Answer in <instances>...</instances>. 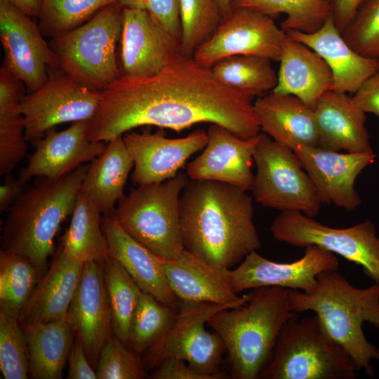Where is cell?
Here are the masks:
<instances>
[{"label":"cell","mask_w":379,"mask_h":379,"mask_svg":"<svg viewBox=\"0 0 379 379\" xmlns=\"http://www.w3.org/2000/svg\"><path fill=\"white\" fill-rule=\"evenodd\" d=\"M199 123L219 124L242 138L260 131L252 99L222 84L193 56L179 53L154 74H121L101 91L88 136L107 143L140 126L180 132Z\"/></svg>","instance_id":"1"},{"label":"cell","mask_w":379,"mask_h":379,"mask_svg":"<svg viewBox=\"0 0 379 379\" xmlns=\"http://www.w3.org/2000/svg\"><path fill=\"white\" fill-rule=\"evenodd\" d=\"M253 213V197L246 191L190 179L180 197L185 249L213 267L231 270L261 246Z\"/></svg>","instance_id":"2"},{"label":"cell","mask_w":379,"mask_h":379,"mask_svg":"<svg viewBox=\"0 0 379 379\" xmlns=\"http://www.w3.org/2000/svg\"><path fill=\"white\" fill-rule=\"evenodd\" d=\"M295 313L312 311L330 337L348 354L357 372L375 376L373 362L379 363V348L364 333L368 322L379 330V284L365 288L352 286L338 270L322 272L309 293L288 289Z\"/></svg>","instance_id":"3"},{"label":"cell","mask_w":379,"mask_h":379,"mask_svg":"<svg viewBox=\"0 0 379 379\" xmlns=\"http://www.w3.org/2000/svg\"><path fill=\"white\" fill-rule=\"evenodd\" d=\"M246 295L244 303L216 312L207 324L225 345L232 378L259 379L284 324L298 313L291 309L287 288L259 287Z\"/></svg>","instance_id":"4"},{"label":"cell","mask_w":379,"mask_h":379,"mask_svg":"<svg viewBox=\"0 0 379 379\" xmlns=\"http://www.w3.org/2000/svg\"><path fill=\"white\" fill-rule=\"evenodd\" d=\"M87 168L83 164L58 179L36 178L24 187L8 211L1 249L25 257L44 275L55 237L73 212Z\"/></svg>","instance_id":"5"},{"label":"cell","mask_w":379,"mask_h":379,"mask_svg":"<svg viewBox=\"0 0 379 379\" xmlns=\"http://www.w3.org/2000/svg\"><path fill=\"white\" fill-rule=\"evenodd\" d=\"M190 178L179 172L166 181L139 185L119 199L113 218L133 238L163 259L184 251L180 197Z\"/></svg>","instance_id":"6"},{"label":"cell","mask_w":379,"mask_h":379,"mask_svg":"<svg viewBox=\"0 0 379 379\" xmlns=\"http://www.w3.org/2000/svg\"><path fill=\"white\" fill-rule=\"evenodd\" d=\"M357 368L316 314L284 324L259 379H354Z\"/></svg>","instance_id":"7"},{"label":"cell","mask_w":379,"mask_h":379,"mask_svg":"<svg viewBox=\"0 0 379 379\" xmlns=\"http://www.w3.org/2000/svg\"><path fill=\"white\" fill-rule=\"evenodd\" d=\"M123 7L117 2L88 20L52 39L60 69L91 88L102 91L121 74L117 46L122 27Z\"/></svg>","instance_id":"8"},{"label":"cell","mask_w":379,"mask_h":379,"mask_svg":"<svg viewBox=\"0 0 379 379\" xmlns=\"http://www.w3.org/2000/svg\"><path fill=\"white\" fill-rule=\"evenodd\" d=\"M253 198L265 207L316 217L323 204L294 151L260 133L253 154Z\"/></svg>","instance_id":"9"},{"label":"cell","mask_w":379,"mask_h":379,"mask_svg":"<svg viewBox=\"0 0 379 379\" xmlns=\"http://www.w3.org/2000/svg\"><path fill=\"white\" fill-rule=\"evenodd\" d=\"M270 231L279 241L296 247L317 246L338 254L361 266L364 274L379 284V237L371 220L334 228L300 211H285L274 220Z\"/></svg>","instance_id":"10"},{"label":"cell","mask_w":379,"mask_h":379,"mask_svg":"<svg viewBox=\"0 0 379 379\" xmlns=\"http://www.w3.org/2000/svg\"><path fill=\"white\" fill-rule=\"evenodd\" d=\"M234 307L182 302L171 326L145 352V368H154L166 359L176 358L212 379L222 378L217 369L225 347L218 335L208 331L205 325L216 312Z\"/></svg>","instance_id":"11"},{"label":"cell","mask_w":379,"mask_h":379,"mask_svg":"<svg viewBox=\"0 0 379 379\" xmlns=\"http://www.w3.org/2000/svg\"><path fill=\"white\" fill-rule=\"evenodd\" d=\"M100 101V91L61 69L51 71L46 83L21 101L27 142L34 143L58 124L91 120Z\"/></svg>","instance_id":"12"},{"label":"cell","mask_w":379,"mask_h":379,"mask_svg":"<svg viewBox=\"0 0 379 379\" xmlns=\"http://www.w3.org/2000/svg\"><path fill=\"white\" fill-rule=\"evenodd\" d=\"M286 37L272 17L249 8H232L213 34L195 50L193 58L208 67L234 55L279 62Z\"/></svg>","instance_id":"13"},{"label":"cell","mask_w":379,"mask_h":379,"mask_svg":"<svg viewBox=\"0 0 379 379\" xmlns=\"http://www.w3.org/2000/svg\"><path fill=\"white\" fill-rule=\"evenodd\" d=\"M0 40L3 64L32 91L47 81V70L60 69L58 59L30 16L0 0Z\"/></svg>","instance_id":"14"},{"label":"cell","mask_w":379,"mask_h":379,"mask_svg":"<svg viewBox=\"0 0 379 379\" xmlns=\"http://www.w3.org/2000/svg\"><path fill=\"white\" fill-rule=\"evenodd\" d=\"M338 267L335 254L317 246L305 247L304 255L291 262L272 261L255 251L230 270V279L237 294L264 286L309 293L314 289L320 274Z\"/></svg>","instance_id":"15"},{"label":"cell","mask_w":379,"mask_h":379,"mask_svg":"<svg viewBox=\"0 0 379 379\" xmlns=\"http://www.w3.org/2000/svg\"><path fill=\"white\" fill-rule=\"evenodd\" d=\"M293 151L322 203L332 204L347 211L360 205L361 200L354 184L362 171L375 161L373 151L342 153L304 145L297 146Z\"/></svg>","instance_id":"16"},{"label":"cell","mask_w":379,"mask_h":379,"mask_svg":"<svg viewBox=\"0 0 379 379\" xmlns=\"http://www.w3.org/2000/svg\"><path fill=\"white\" fill-rule=\"evenodd\" d=\"M123 139L134 164L132 180L139 186L175 177L192 155L205 147L208 135L204 130L180 138H166L161 131H131Z\"/></svg>","instance_id":"17"},{"label":"cell","mask_w":379,"mask_h":379,"mask_svg":"<svg viewBox=\"0 0 379 379\" xmlns=\"http://www.w3.org/2000/svg\"><path fill=\"white\" fill-rule=\"evenodd\" d=\"M120 43L122 75L130 77L154 74L181 53L180 41L147 9L123 8Z\"/></svg>","instance_id":"18"},{"label":"cell","mask_w":379,"mask_h":379,"mask_svg":"<svg viewBox=\"0 0 379 379\" xmlns=\"http://www.w3.org/2000/svg\"><path fill=\"white\" fill-rule=\"evenodd\" d=\"M202 152L187 164L190 180L223 182L244 191L251 190L252 166L258 135L242 138L225 127L211 124Z\"/></svg>","instance_id":"19"},{"label":"cell","mask_w":379,"mask_h":379,"mask_svg":"<svg viewBox=\"0 0 379 379\" xmlns=\"http://www.w3.org/2000/svg\"><path fill=\"white\" fill-rule=\"evenodd\" d=\"M105 143L88 138V121L72 123L60 131L53 128L34 142L35 150L18 178L25 185L33 178H62L101 154Z\"/></svg>","instance_id":"20"},{"label":"cell","mask_w":379,"mask_h":379,"mask_svg":"<svg viewBox=\"0 0 379 379\" xmlns=\"http://www.w3.org/2000/svg\"><path fill=\"white\" fill-rule=\"evenodd\" d=\"M67 315L74 335L82 343L90 363L96 371L102 347L112 333L103 262L89 261L84 264L80 282Z\"/></svg>","instance_id":"21"},{"label":"cell","mask_w":379,"mask_h":379,"mask_svg":"<svg viewBox=\"0 0 379 379\" xmlns=\"http://www.w3.org/2000/svg\"><path fill=\"white\" fill-rule=\"evenodd\" d=\"M159 257V256H158ZM159 261L168 282L182 302H207L238 306L246 300L230 284V270L213 267L185 251L173 259Z\"/></svg>","instance_id":"22"},{"label":"cell","mask_w":379,"mask_h":379,"mask_svg":"<svg viewBox=\"0 0 379 379\" xmlns=\"http://www.w3.org/2000/svg\"><path fill=\"white\" fill-rule=\"evenodd\" d=\"M285 32L324 60L332 72V90L354 94L364 81L379 70V60L355 51L343 38L333 17L314 32L294 30Z\"/></svg>","instance_id":"23"},{"label":"cell","mask_w":379,"mask_h":379,"mask_svg":"<svg viewBox=\"0 0 379 379\" xmlns=\"http://www.w3.org/2000/svg\"><path fill=\"white\" fill-rule=\"evenodd\" d=\"M84 264L61 245L18 316L22 328L58 320L67 314L82 274Z\"/></svg>","instance_id":"24"},{"label":"cell","mask_w":379,"mask_h":379,"mask_svg":"<svg viewBox=\"0 0 379 379\" xmlns=\"http://www.w3.org/2000/svg\"><path fill=\"white\" fill-rule=\"evenodd\" d=\"M314 110L318 147L336 152L373 151L365 126L366 113L347 93L328 91L319 98Z\"/></svg>","instance_id":"25"},{"label":"cell","mask_w":379,"mask_h":379,"mask_svg":"<svg viewBox=\"0 0 379 379\" xmlns=\"http://www.w3.org/2000/svg\"><path fill=\"white\" fill-rule=\"evenodd\" d=\"M253 107L260 131L277 142L292 150L318 145L314 108L298 98L272 91L257 98Z\"/></svg>","instance_id":"26"},{"label":"cell","mask_w":379,"mask_h":379,"mask_svg":"<svg viewBox=\"0 0 379 379\" xmlns=\"http://www.w3.org/2000/svg\"><path fill=\"white\" fill-rule=\"evenodd\" d=\"M102 226L109 255L123 266L143 292L176 309L178 298L168 282L159 257L129 235L112 215H105Z\"/></svg>","instance_id":"27"},{"label":"cell","mask_w":379,"mask_h":379,"mask_svg":"<svg viewBox=\"0 0 379 379\" xmlns=\"http://www.w3.org/2000/svg\"><path fill=\"white\" fill-rule=\"evenodd\" d=\"M279 62L273 92L294 95L314 108L319 98L333 89L332 72L324 60L287 34Z\"/></svg>","instance_id":"28"},{"label":"cell","mask_w":379,"mask_h":379,"mask_svg":"<svg viewBox=\"0 0 379 379\" xmlns=\"http://www.w3.org/2000/svg\"><path fill=\"white\" fill-rule=\"evenodd\" d=\"M133 166L123 135L117 137L108 142L104 152L88 166L81 191L101 213L108 215L124 196V187Z\"/></svg>","instance_id":"29"},{"label":"cell","mask_w":379,"mask_h":379,"mask_svg":"<svg viewBox=\"0 0 379 379\" xmlns=\"http://www.w3.org/2000/svg\"><path fill=\"white\" fill-rule=\"evenodd\" d=\"M22 328L27 342L29 377L62 378L74 335L68 315L56 321Z\"/></svg>","instance_id":"30"},{"label":"cell","mask_w":379,"mask_h":379,"mask_svg":"<svg viewBox=\"0 0 379 379\" xmlns=\"http://www.w3.org/2000/svg\"><path fill=\"white\" fill-rule=\"evenodd\" d=\"M24 83L4 65L0 69V174L12 171L25 157L27 145L20 103Z\"/></svg>","instance_id":"31"},{"label":"cell","mask_w":379,"mask_h":379,"mask_svg":"<svg viewBox=\"0 0 379 379\" xmlns=\"http://www.w3.org/2000/svg\"><path fill=\"white\" fill-rule=\"evenodd\" d=\"M100 214L93 201L80 190L62 244L66 253L74 260L82 263L103 262L109 256Z\"/></svg>","instance_id":"32"},{"label":"cell","mask_w":379,"mask_h":379,"mask_svg":"<svg viewBox=\"0 0 379 379\" xmlns=\"http://www.w3.org/2000/svg\"><path fill=\"white\" fill-rule=\"evenodd\" d=\"M271 62L263 57L234 55L211 68L222 84L253 100L272 92L277 84V73Z\"/></svg>","instance_id":"33"},{"label":"cell","mask_w":379,"mask_h":379,"mask_svg":"<svg viewBox=\"0 0 379 379\" xmlns=\"http://www.w3.org/2000/svg\"><path fill=\"white\" fill-rule=\"evenodd\" d=\"M103 274L112 333L129 347L132 321L142 291L110 255L103 261Z\"/></svg>","instance_id":"34"},{"label":"cell","mask_w":379,"mask_h":379,"mask_svg":"<svg viewBox=\"0 0 379 379\" xmlns=\"http://www.w3.org/2000/svg\"><path fill=\"white\" fill-rule=\"evenodd\" d=\"M232 8H246L270 17L285 14L280 27L284 31L311 33L332 17L328 0H232Z\"/></svg>","instance_id":"35"},{"label":"cell","mask_w":379,"mask_h":379,"mask_svg":"<svg viewBox=\"0 0 379 379\" xmlns=\"http://www.w3.org/2000/svg\"><path fill=\"white\" fill-rule=\"evenodd\" d=\"M41 277L29 260L1 249L0 309L19 316Z\"/></svg>","instance_id":"36"},{"label":"cell","mask_w":379,"mask_h":379,"mask_svg":"<svg viewBox=\"0 0 379 379\" xmlns=\"http://www.w3.org/2000/svg\"><path fill=\"white\" fill-rule=\"evenodd\" d=\"M118 0H41L39 26L52 39L79 27Z\"/></svg>","instance_id":"37"},{"label":"cell","mask_w":379,"mask_h":379,"mask_svg":"<svg viewBox=\"0 0 379 379\" xmlns=\"http://www.w3.org/2000/svg\"><path fill=\"white\" fill-rule=\"evenodd\" d=\"M223 18L217 0H180V51L193 56L215 32Z\"/></svg>","instance_id":"38"},{"label":"cell","mask_w":379,"mask_h":379,"mask_svg":"<svg viewBox=\"0 0 379 379\" xmlns=\"http://www.w3.org/2000/svg\"><path fill=\"white\" fill-rule=\"evenodd\" d=\"M177 312L149 293H142L132 321L129 347L140 354L171 326Z\"/></svg>","instance_id":"39"},{"label":"cell","mask_w":379,"mask_h":379,"mask_svg":"<svg viewBox=\"0 0 379 379\" xmlns=\"http://www.w3.org/2000/svg\"><path fill=\"white\" fill-rule=\"evenodd\" d=\"M0 370L5 379L29 377L27 342L18 314L2 309H0Z\"/></svg>","instance_id":"40"},{"label":"cell","mask_w":379,"mask_h":379,"mask_svg":"<svg viewBox=\"0 0 379 379\" xmlns=\"http://www.w3.org/2000/svg\"><path fill=\"white\" fill-rule=\"evenodd\" d=\"M139 355L112 333L100 353L96 368L98 379L145 378L146 368Z\"/></svg>","instance_id":"41"},{"label":"cell","mask_w":379,"mask_h":379,"mask_svg":"<svg viewBox=\"0 0 379 379\" xmlns=\"http://www.w3.org/2000/svg\"><path fill=\"white\" fill-rule=\"evenodd\" d=\"M342 35L358 53L379 60V0H365Z\"/></svg>","instance_id":"42"},{"label":"cell","mask_w":379,"mask_h":379,"mask_svg":"<svg viewBox=\"0 0 379 379\" xmlns=\"http://www.w3.org/2000/svg\"><path fill=\"white\" fill-rule=\"evenodd\" d=\"M147 10L173 37L180 41V0H147Z\"/></svg>","instance_id":"43"},{"label":"cell","mask_w":379,"mask_h":379,"mask_svg":"<svg viewBox=\"0 0 379 379\" xmlns=\"http://www.w3.org/2000/svg\"><path fill=\"white\" fill-rule=\"evenodd\" d=\"M68 379H98L86 350L79 338L75 336L68 357Z\"/></svg>","instance_id":"44"},{"label":"cell","mask_w":379,"mask_h":379,"mask_svg":"<svg viewBox=\"0 0 379 379\" xmlns=\"http://www.w3.org/2000/svg\"><path fill=\"white\" fill-rule=\"evenodd\" d=\"M155 368L154 379H212L194 370L185 361L176 358L166 359Z\"/></svg>","instance_id":"45"},{"label":"cell","mask_w":379,"mask_h":379,"mask_svg":"<svg viewBox=\"0 0 379 379\" xmlns=\"http://www.w3.org/2000/svg\"><path fill=\"white\" fill-rule=\"evenodd\" d=\"M365 113H373L379 118V70L370 77L352 97Z\"/></svg>","instance_id":"46"},{"label":"cell","mask_w":379,"mask_h":379,"mask_svg":"<svg viewBox=\"0 0 379 379\" xmlns=\"http://www.w3.org/2000/svg\"><path fill=\"white\" fill-rule=\"evenodd\" d=\"M335 26L343 33L365 0H328Z\"/></svg>","instance_id":"47"},{"label":"cell","mask_w":379,"mask_h":379,"mask_svg":"<svg viewBox=\"0 0 379 379\" xmlns=\"http://www.w3.org/2000/svg\"><path fill=\"white\" fill-rule=\"evenodd\" d=\"M24 184L11 173L6 174L0 186V211H8L14 201L22 192Z\"/></svg>","instance_id":"48"},{"label":"cell","mask_w":379,"mask_h":379,"mask_svg":"<svg viewBox=\"0 0 379 379\" xmlns=\"http://www.w3.org/2000/svg\"><path fill=\"white\" fill-rule=\"evenodd\" d=\"M16 7L18 9L30 16L38 18L41 7V0H5Z\"/></svg>","instance_id":"49"},{"label":"cell","mask_w":379,"mask_h":379,"mask_svg":"<svg viewBox=\"0 0 379 379\" xmlns=\"http://www.w3.org/2000/svg\"><path fill=\"white\" fill-rule=\"evenodd\" d=\"M123 8L147 9V0H118Z\"/></svg>","instance_id":"50"},{"label":"cell","mask_w":379,"mask_h":379,"mask_svg":"<svg viewBox=\"0 0 379 379\" xmlns=\"http://www.w3.org/2000/svg\"><path fill=\"white\" fill-rule=\"evenodd\" d=\"M223 18L227 15L232 10V0H217Z\"/></svg>","instance_id":"51"}]
</instances>
